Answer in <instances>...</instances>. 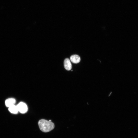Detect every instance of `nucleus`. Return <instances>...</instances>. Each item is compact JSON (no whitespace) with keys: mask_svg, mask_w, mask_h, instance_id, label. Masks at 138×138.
<instances>
[{"mask_svg":"<svg viewBox=\"0 0 138 138\" xmlns=\"http://www.w3.org/2000/svg\"><path fill=\"white\" fill-rule=\"evenodd\" d=\"M38 124L40 130L42 132H48L53 130L54 128V123L44 119H41L38 122Z\"/></svg>","mask_w":138,"mask_h":138,"instance_id":"obj_1","label":"nucleus"},{"mask_svg":"<svg viewBox=\"0 0 138 138\" xmlns=\"http://www.w3.org/2000/svg\"><path fill=\"white\" fill-rule=\"evenodd\" d=\"M18 111L22 113L26 112L28 110L27 105L23 102H19L17 105Z\"/></svg>","mask_w":138,"mask_h":138,"instance_id":"obj_2","label":"nucleus"},{"mask_svg":"<svg viewBox=\"0 0 138 138\" xmlns=\"http://www.w3.org/2000/svg\"><path fill=\"white\" fill-rule=\"evenodd\" d=\"M64 66L65 69L67 70H70L72 68V65L70 59L66 58L64 62Z\"/></svg>","mask_w":138,"mask_h":138,"instance_id":"obj_3","label":"nucleus"},{"mask_svg":"<svg viewBox=\"0 0 138 138\" xmlns=\"http://www.w3.org/2000/svg\"><path fill=\"white\" fill-rule=\"evenodd\" d=\"M71 61L73 63L77 64L79 62L80 58L79 56L77 55H73L70 57Z\"/></svg>","mask_w":138,"mask_h":138,"instance_id":"obj_4","label":"nucleus"},{"mask_svg":"<svg viewBox=\"0 0 138 138\" xmlns=\"http://www.w3.org/2000/svg\"><path fill=\"white\" fill-rule=\"evenodd\" d=\"M16 102V101L15 99L12 98H9L6 100L5 105L6 107H9L14 105Z\"/></svg>","mask_w":138,"mask_h":138,"instance_id":"obj_5","label":"nucleus"},{"mask_svg":"<svg viewBox=\"0 0 138 138\" xmlns=\"http://www.w3.org/2000/svg\"><path fill=\"white\" fill-rule=\"evenodd\" d=\"M9 111L13 114L17 113L18 111L17 106L14 105L8 107Z\"/></svg>","mask_w":138,"mask_h":138,"instance_id":"obj_6","label":"nucleus"}]
</instances>
